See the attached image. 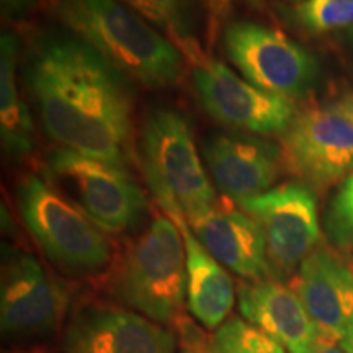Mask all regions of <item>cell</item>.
<instances>
[{
    "label": "cell",
    "mask_w": 353,
    "mask_h": 353,
    "mask_svg": "<svg viewBox=\"0 0 353 353\" xmlns=\"http://www.w3.org/2000/svg\"><path fill=\"white\" fill-rule=\"evenodd\" d=\"M206 169L234 203L268 192L283 169L281 148L247 132H218L203 145Z\"/></svg>",
    "instance_id": "obj_13"
},
{
    "label": "cell",
    "mask_w": 353,
    "mask_h": 353,
    "mask_svg": "<svg viewBox=\"0 0 353 353\" xmlns=\"http://www.w3.org/2000/svg\"><path fill=\"white\" fill-rule=\"evenodd\" d=\"M182 232L187 257V304L200 324L218 329L226 322L234 306L236 290L224 267L198 241L187 216L170 218Z\"/></svg>",
    "instance_id": "obj_17"
},
{
    "label": "cell",
    "mask_w": 353,
    "mask_h": 353,
    "mask_svg": "<svg viewBox=\"0 0 353 353\" xmlns=\"http://www.w3.org/2000/svg\"><path fill=\"white\" fill-rule=\"evenodd\" d=\"M239 2H242L249 8H252L255 12L267 10V6H268V0H239Z\"/></svg>",
    "instance_id": "obj_28"
},
{
    "label": "cell",
    "mask_w": 353,
    "mask_h": 353,
    "mask_svg": "<svg viewBox=\"0 0 353 353\" xmlns=\"http://www.w3.org/2000/svg\"><path fill=\"white\" fill-rule=\"evenodd\" d=\"M337 103H339V107H341L343 112H345L348 117H350L353 120V94L342 97V99L339 100Z\"/></svg>",
    "instance_id": "obj_27"
},
{
    "label": "cell",
    "mask_w": 353,
    "mask_h": 353,
    "mask_svg": "<svg viewBox=\"0 0 353 353\" xmlns=\"http://www.w3.org/2000/svg\"><path fill=\"white\" fill-rule=\"evenodd\" d=\"M39 0H0L2 13L10 19H20L37 6Z\"/></svg>",
    "instance_id": "obj_25"
},
{
    "label": "cell",
    "mask_w": 353,
    "mask_h": 353,
    "mask_svg": "<svg viewBox=\"0 0 353 353\" xmlns=\"http://www.w3.org/2000/svg\"><path fill=\"white\" fill-rule=\"evenodd\" d=\"M15 200L26 229L51 262L70 273L88 275L112 260L105 231L51 182L28 174L17 185Z\"/></svg>",
    "instance_id": "obj_5"
},
{
    "label": "cell",
    "mask_w": 353,
    "mask_h": 353,
    "mask_svg": "<svg viewBox=\"0 0 353 353\" xmlns=\"http://www.w3.org/2000/svg\"><path fill=\"white\" fill-rule=\"evenodd\" d=\"M228 59L260 90L293 100L311 88L316 61L301 44L257 21L228 23L223 33Z\"/></svg>",
    "instance_id": "obj_8"
},
{
    "label": "cell",
    "mask_w": 353,
    "mask_h": 353,
    "mask_svg": "<svg viewBox=\"0 0 353 353\" xmlns=\"http://www.w3.org/2000/svg\"><path fill=\"white\" fill-rule=\"evenodd\" d=\"M291 19L311 33H329L353 26V0H301Z\"/></svg>",
    "instance_id": "obj_21"
},
{
    "label": "cell",
    "mask_w": 353,
    "mask_h": 353,
    "mask_svg": "<svg viewBox=\"0 0 353 353\" xmlns=\"http://www.w3.org/2000/svg\"><path fill=\"white\" fill-rule=\"evenodd\" d=\"M208 353H286V350L249 321L232 317L216 329L208 341Z\"/></svg>",
    "instance_id": "obj_20"
},
{
    "label": "cell",
    "mask_w": 353,
    "mask_h": 353,
    "mask_svg": "<svg viewBox=\"0 0 353 353\" xmlns=\"http://www.w3.org/2000/svg\"><path fill=\"white\" fill-rule=\"evenodd\" d=\"M187 221L198 241L223 267L247 281L270 278L263 232L245 211L216 205Z\"/></svg>",
    "instance_id": "obj_16"
},
{
    "label": "cell",
    "mask_w": 353,
    "mask_h": 353,
    "mask_svg": "<svg viewBox=\"0 0 353 353\" xmlns=\"http://www.w3.org/2000/svg\"><path fill=\"white\" fill-rule=\"evenodd\" d=\"M182 345L179 353H208V342H203L201 337L192 324L183 325V332L180 335Z\"/></svg>",
    "instance_id": "obj_24"
},
{
    "label": "cell",
    "mask_w": 353,
    "mask_h": 353,
    "mask_svg": "<svg viewBox=\"0 0 353 353\" xmlns=\"http://www.w3.org/2000/svg\"><path fill=\"white\" fill-rule=\"evenodd\" d=\"M188 68L201 107L223 126L255 136L283 134L296 117L293 100L260 90L213 59L200 41L179 48Z\"/></svg>",
    "instance_id": "obj_6"
},
{
    "label": "cell",
    "mask_w": 353,
    "mask_h": 353,
    "mask_svg": "<svg viewBox=\"0 0 353 353\" xmlns=\"http://www.w3.org/2000/svg\"><path fill=\"white\" fill-rule=\"evenodd\" d=\"M64 353H176L174 334L130 309L87 304L70 317Z\"/></svg>",
    "instance_id": "obj_12"
},
{
    "label": "cell",
    "mask_w": 353,
    "mask_h": 353,
    "mask_svg": "<svg viewBox=\"0 0 353 353\" xmlns=\"http://www.w3.org/2000/svg\"><path fill=\"white\" fill-rule=\"evenodd\" d=\"M241 314L285 348L286 353H311L322 345L316 324L298 291L265 278L245 281L237 291Z\"/></svg>",
    "instance_id": "obj_15"
},
{
    "label": "cell",
    "mask_w": 353,
    "mask_h": 353,
    "mask_svg": "<svg viewBox=\"0 0 353 353\" xmlns=\"http://www.w3.org/2000/svg\"><path fill=\"white\" fill-rule=\"evenodd\" d=\"M46 172L101 231L126 232L148 214V198L123 167L56 148L48 154Z\"/></svg>",
    "instance_id": "obj_7"
},
{
    "label": "cell",
    "mask_w": 353,
    "mask_h": 353,
    "mask_svg": "<svg viewBox=\"0 0 353 353\" xmlns=\"http://www.w3.org/2000/svg\"><path fill=\"white\" fill-rule=\"evenodd\" d=\"M311 353H345L342 347L334 345V343H324V345H319L314 352Z\"/></svg>",
    "instance_id": "obj_29"
},
{
    "label": "cell",
    "mask_w": 353,
    "mask_h": 353,
    "mask_svg": "<svg viewBox=\"0 0 353 353\" xmlns=\"http://www.w3.org/2000/svg\"><path fill=\"white\" fill-rule=\"evenodd\" d=\"M54 19L145 88L179 85L187 61L179 46L121 0H48Z\"/></svg>",
    "instance_id": "obj_2"
},
{
    "label": "cell",
    "mask_w": 353,
    "mask_h": 353,
    "mask_svg": "<svg viewBox=\"0 0 353 353\" xmlns=\"http://www.w3.org/2000/svg\"><path fill=\"white\" fill-rule=\"evenodd\" d=\"M296 291L324 343L339 342L353 317V272L327 247L317 245L299 265Z\"/></svg>",
    "instance_id": "obj_14"
},
{
    "label": "cell",
    "mask_w": 353,
    "mask_h": 353,
    "mask_svg": "<svg viewBox=\"0 0 353 353\" xmlns=\"http://www.w3.org/2000/svg\"><path fill=\"white\" fill-rule=\"evenodd\" d=\"M327 229L334 242L353 245V174L343 180L330 203Z\"/></svg>",
    "instance_id": "obj_22"
},
{
    "label": "cell",
    "mask_w": 353,
    "mask_h": 353,
    "mask_svg": "<svg viewBox=\"0 0 353 353\" xmlns=\"http://www.w3.org/2000/svg\"><path fill=\"white\" fill-rule=\"evenodd\" d=\"M341 347L343 348L345 353H353V317L352 321L348 322V327L345 330V335L341 341Z\"/></svg>",
    "instance_id": "obj_26"
},
{
    "label": "cell",
    "mask_w": 353,
    "mask_h": 353,
    "mask_svg": "<svg viewBox=\"0 0 353 353\" xmlns=\"http://www.w3.org/2000/svg\"><path fill=\"white\" fill-rule=\"evenodd\" d=\"M285 169L314 188L353 174V120L339 103L296 113L281 138Z\"/></svg>",
    "instance_id": "obj_10"
},
{
    "label": "cell",
    "mask_w": 353,
    "mask_h": 353,
    "mask_svg": "<svg viewBox=\"0 0 353 353\" xmlns=\"http://www.w3.org/2000/svg\"><path fill=\"white\" fill-rule=\"evenodd\" d=\"M19 39L10 32L0 38V138L13 161H23L34 149V126L19 87Z\"/></svg>",
    "instance_id": "obj_18"
},
{
    "label": "cell",
    "mask_w": 353,
    "mask_h": 353,
    "mask_svg": "<svg viewBox=\"0 0 353 353\" xmlns=\"http://www.w3.org/2000/svg\"><path fill=\"white\" fill-rule=\"evenodd\" d=\"M139 13L159 32L170 38L176 46L200 41L201 13L205 12L201 0H121Z\"/></svg>",
    "instance_id": "obj_19"
},
{
    "label": "cell",
    "mask_w": 353,
    "mask_h": 353,
    "mask_svg": "<svg viewBox=\"0 0 353 353\" xmlns=\"http://www.w3.org/2000/svg\"><path fill=\"white\" fill-rule=\"evenodd\" d=\"M145 182L169 218H188L218 205L214 185L198 154L192 128L182 113L156 108L145 117L139 139Z\"/></svg>",
    "instance_id": "obj_3"
},
{
    "label": "cell",
    "mask_w": 353,
    "mask_h": 353,
    "mask_svg": "<svg viewBox=\"0 0 353 353\" xmlns=\"http://www.w3.org/2000/svg\"><path fill=\"white\" fill-rule=\"evenodd\" d=\"M44 132L82 156L126 169L134 152L128 79L68 30L33 38L23 65Z\"/></svg>",
    "instance_id": "obj_1"
},
{
    "label": "cell",
    "mask_w": 353,
    "mask_h": 353,
    "mask_svg": "<svg viewBox=\"0 0 353 353\" xmlns=\"http://www.w3.org/2000/svg\"><path fill=\"white\" fill-rule=\"evenodd\" d=\"M110 286L121 303L159 324L180 316L187 299V257L182 232L169 216L157 214L128 245Z\"/></svg>",
    "instance_id": "obj_4"
},
{
    "label": "cell",
    "mask_w": 353,
    "mask_h": 353,
    "mask_svg": "<svg viewBox=\"0 0 353 353\" xmlns=\"http://www.w3.org/2000/svg\"><path fill=\"white\" fill-rule=\"evenodd\" d=\"M68 291L32 254L3 255L0 324L12 341H34L54 332L65 307Z\"/></svg>",
    "instance_id": "obj_11"
},
{
    "label": "cell",
    "mask_w": 353,
    "mask_h": 353,
    "mask_svg": "<svg viewBox=\"0 0 353 353\" xmlns=\"http://www.w3.org/2000/svg\"><path fill=\"white\" fill-rule=\"evenodd\" d=\"M201 3L205 8L206 38L211 46L223 30L224 23L229 20V15L232 12V0H201Z\"/></svg>",
    "instance_id": "obj_23"
},
{
    "label": "cell",
    "mask_w": 353,
    "mask_h": 353,
    "mask_svg": "<svg viewBox=\"0 0 353 353\" xmlns=\"http://www.w3.org/2000/svg\"><path fill=\"white\" fill-rule=\"evenodd\" d=\"M262 229L270 278H288L319 242L317 201L306 183L286 182L236 203Z\"/></svg>",
    "instance_id": "obj_9"
}]
</instances>
